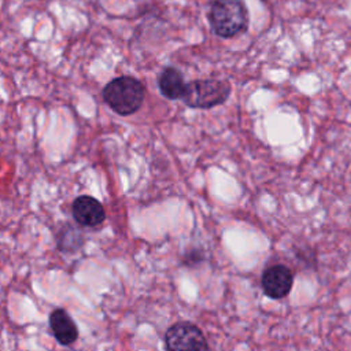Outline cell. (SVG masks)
I'll list each match as a JSON object with an SVG mask.
<instances>
[{
    "mask_svg": "<svg viewBox=\"0 0 351 351\" xmlns=\"http://www.w3.org/2000/svg\"><path fill=\"white\" fill-rule=\"evenodd\" d=\"M49 328L52 335L62 346H71L78 339V328L69 313L63 308H55L49 314Z\"/></svg>",
    "mask_w": 351,
    "mask_h": 351,
    "instance_id": "cell-7",
    "label": "cell"
},
{
    "mask_svg": "<svg viewBox=\"0 0 351 351\" xmlns=\"http://www.w3.org/2000/svg\"><path fill=\"white\" fill-rule=\"evenodd\" d=\"M71 214L75 222L85 228H96L106 219V211L101 203L88 195L78 196L73 202Z\"/></svg>",
    "mask_w": 351,
    "mask_h": 351,
    "instance_id": "cell-6",
    "label": "cell"
},
{
    "mask_svg": "<svg viewBox=\"0 0 351 351\" xmlns=\"http://www.w3.org/2000/svg\"><path fill=\"white\" fill-rule=\"evenodd\" d=\"M158 86L165 97L177 100L182 97L186 84L182 74L176 67H166L158 78Z\"/></svg>",
    "mask_w": 351,
    "mask_h": 351,
    "instance_id": "cell-8",
    "label": "cell"
},
{
    "mask_svg": "<svg viewBox=\"0 0 351 351\" xmlns=\"http://www.w3.org/2000/svg\"><path fill=\"white\" fill-rule=\"evenodd\" d=\"M230 84L222 80H196L185 86L181 100L192 108H211L225 103L230 95Z\"/></svg>",
    "mask_w": 351,
    "mask_h": 351,
    "instance_id": "cell-3",
    "label": "cell"
},
{
    "mask_svg": "<svg viewBox=\"0 0 351 351\" xmlns=\"http://www.w3.org/2000/svg\"><path fill=\"white\" fill-rule=\"evenodd\" d=\"M82 243H84V239L78 232V229H74L70 225H67L58 234V247L62 251H75Z\"/></svg>",
    "mask_w": 351,
    "mask_h": 351,
    "instance_id": "cell-9",
    "label": "cell"
},
{
    "mask_svg": "<svg viewBox=\"0 0 351 351\" xmlns=\"http://www.w3.org/2000/svg\"><path fill=\"white\" fill-rule=\"evenodd\" d=\"M261 284L266 296L271 299H282L292 289L293 274L287 266L274 265L263 271Z\"/></svg>",
    "mask_w": 351,
    "mask_h": 351,
    "instance_id": "cell-5",
    "label": "cell"
},
{
    "mask_svg": "<svg viewBox=\"0 0 351 351\" xmlns=\"http://www.w3.org/2000/svg\"><path fill=\"white\" fill-rule=\"evenodd\" d=\"M144 85L134 77L122 75L111 80L103 89V100L119 115H132L143 104Z\"/></svg>",
    "mask_w": 351,
    "mask_h": 351,
    "instance_id": "cell-1",
    "label": "cell"
},
{
    "mask_svg": "<svg viewBox=\"0 0 351 351\" xmlns=\"http://www.w3.org/2000/svg\"><path fill=\"white\" fill-rule=\"evenodd\" d=\"M167 351H210L202 330L186 321L171 325L165 335Z\"/></svg>",
    "mask_w": 351,
    "mask_h": 351,
    "instance_id": "cell-4",
    "label": "cell"
},
{
    "mask_svg": "<svg viewBox=\"0 0 351 351\" xmlns=\"http://www.w3.org/2000/svg\"><path fill=\"white\" fill-rule=\"evenodd\" d=\"M214 33L223 38L234 37L248 27V10L243 0H214L208 10Z\"/></svg>",
    "mask_w": 351,
    "mask_h": 351,
    "instance_id": "cell-2",
    "label": "cell"
}]
</instances>
